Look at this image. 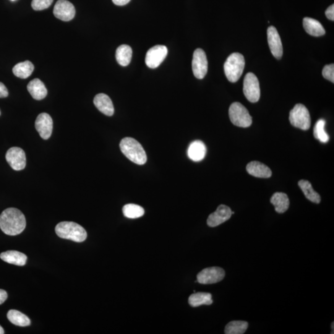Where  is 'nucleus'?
Returning a JSON list of instances; mask_svg holds the SVG:
<instances>
[{
  "instance_id": "obj_1",
  "label": "nucleus",
  "mask_w": 334,
  "mask_h": 334,
  "mask_svg": "<svg viewBox=\"0 0 334 334\" xmlns=\"http://www.w3.org/2000/svg\"><path fill=\"white\" fill-rule=\"evenodd\" d=\"M26 226L25 216L16 208H8L0 215V228L8 236L22 234Z\"/></svg>"
},
{
  "instance_id": "obj_2",
  "label": "nucleus",
  "mask_w": 334,
  "mask_h": 334,
  "mask_svg": "<svg viewBox=\"0 0 334 334\" xmlns=\"http://www.w3.org/2000/svg\"><path fill=\"white\" fill-rule=\"evenodd\" d=\"M120 150L133 163L144 165L147 161V155L140 144L132 138H124L120 142Z\"/></svg>"
},
{
  "instance_id": "obj_3",
  "label": "nucleus",
  "mask_w": 334,
  "mask_h": 334,
  "mask_svg": "<svg viewBox=\"0 0 334 334\" xmlns=\"http://www.w3.org/2000/svg\"><path fill=\"white\" fill-rule=\"evenodd\" d=\"M56 232L60 238L82 242L87 238V232L82 226L72 222H62L56 226Z\"/></svg>"
},
{
  "instance_id": "obj_4",
  "label": "nucleus",
  "mask_w": 334,
  "mask_h": 334,
  "mask_svg": "<svg viewBox=\"0 0 334 334\" xmlns=\"http://www.w3.org/2000/svg\"><path fill=\"white\" fill-rule=\"evenodd\" d=\"M245 66L244 56L239 53H234L227 58L224 64V72L227 80L231 82H238L244 72Z\"/></svg>"
},
{
  "instance_id": "obj_5",
  "label": "nucleus",
  "mask_w": 334,
  "mask_h": 334,
  "mask_svg": "<svg viewBox=\"0 0 334 334\" xmlns=\"http://www.w3.org/2000/svg\"><path fill=\"white\" fill-rule=\"evenodd\" d=\"M229 116L232 124L236 126L248 128L252 124L248 110L240 102H234L230 106Z\"/></svg>"
},
{
  "instance_id": "obj_6",
  "label": "nucleus",
  "mask_w": 334,
  "mask_h": 334,
  "mask_svg": "<svg viewBox=\"0 0 334 334\" xmlns=\"http://www.w3.org/2000/svg\"><path fill=\"white\" fill-rule=\"evenodd\" d=\"M290 122L292 126L302 130H308L310 126V116L308 110L302 104H296L290 113Z\"/></svg>"
},
{
  "instance_id": "obj_7",
  "label": "nucleus",
  "mask_w": 334,
  "mask_h": 334,
  "mask_svg": "<svg viewBox=\"0 0 334 334\" xmlns=\"http://www.w3.org/2000/svg\"><path fill=\"white\" fill-rule=\"evenodd\" d=\"M244 92L245 96L250 102L256 103L259 101L260 96L259 80L252 72L248 73L245 76Z\"/></svg>"
},
{
  "instance_id": "obj_8",
  "label": "nucleus",
  "mask_w": 334,
  "mask_h": 334,
  "mask_svg": "<svg viewBox=\"0 0 334 334\" xmlns=\"http://www.w3.org/2000/svg\"><path fill=\"white\" fill-rule=\"evenodd\" d=\"M193 74L198 79L202 80L207 74L208 62L204 51L202 48L196 50L192 61Z\"/></svg>"
},
{
  "instance_id": "obj_9",
  "label": "nucleus",
  "mask_w": 334,
  "mask_h": 334,
  "mask_svg": "<svg viewBox=\"0 0 334 334\" xmlns=\"http://www.w3.org/2000/svg\"><path fill=\"white\" fill-rule=\"evenodd\" d=\"M225 270L219 267L204 268L198 274L197 282L202 284H212L219 282L225 278Z\"/></svg>"
},
{
  "instance_id": "obj_10",
  "label": "nucleus",
  "mask_w": 334,
  "mask_h": 334,
  "mask_svg": "<svg viewBox=\"0 0 334 334\" xmlns=\"http://www.w3.org/2000/svg\"><path fill=\"white\" fill-rule=\"evenodd\" d=\"M168 49L164 46H156L148 50L146 54V64L152 69L156 68L166 59Z\"/></svg>"
},
{
  "instance_id": "obj_11",
  "label": "nucleus",
  "mask_w": 334,
  "mask_h": 334,
  "mask_svg": "<svg viewBox=\"0 0 334 334\" xmlns=\"http://www.w3.org/2000/svg\"><path fill=\"white\" fill-rule=\"evenodd\" d=\"M6 160L12 168L16 171L22 170L26 166V154L20 148H10L7 151Z\"/></svg>"
},
{
  "instance_id": "obj_12",
  "label": "nucleus",
  "mask_w": 334,
  "mask_h": 334,
  "mask_svg": "<svg viewBox=\"0 0 334 334\" xmlns=\"http://www.w3.org/2000/svg\"><path fill=\"white\" fill-rule=\"evenodd\" d=\"M54 16L62 22H70L74 18L76 10L72 2L67 0H58L54 5Z\"/></svg>"
},
{
  "instance_id": "obj_13",
  "label": "nucleus",
  "mask_w": 334,
  "mask_h": 334,
  "mask_svg": "<svg viewBox=\"0 0 334 334\" xmlns=\"http://www.w3.org/2000/svg\"><path fill=\"white\" fill-rule=\"evenodd\" d=\"M268 46L271 53L276 59H280L283 56V46L278 30L274 26H270L267 31Z\"/></svg>"
},
{
  "instance_id": "obj_14",
  "label": "nucleus",
  "mask_w": 334,
  "mask_h": 334,
  "mask_svg": "<svg viewBox=\"0 0 334 334\" xmlns=\"http://www.w3.org/2000/svg\"><path fill=\"white\" fill-rule=\"evenodd\" d=\"M36 129L44 140L50 138L53 131V120L48 114L42 113L39 114L36 120Z\"/></svg>"
},
{
  "instance_id": "obj_15",
  "label": "nucleus",
  "mask_w": 334,
  "mask_h": 334,
  "mask_svg": "<svg viewBox=\"0 0 334 334\" xmlns=\"http://www.w3.org/2000/svg\"><path fill=\"white\" fill-rule=\"evenodd\" d=\"M232 215L231 208L226 205L218 206L214 212L208 216L207 220L208 226L216 227L229 220Z\"/></svg>"
},
{
  "instance_id": "obj_16",
  "label": "nucleus",
  "mask_w": 334,
  "mask_h": 334,
  "mask_svg": "<svg viewBox=\"0 0 334 334\" xmlns=\"http://www.w3.org/2000/svg\"><path fill=\"white\" fill-rule=\"evenodd\" d=\"M96 108L106 116H111L114 114V106L110 98L105 94H98L94 99Z\"/></svg>"
},
{
  "instance_id": "obj_17",
  "label": "nucleus",
  "mask_w": 334,
  "mask_h": 334,
  "mask_svg": "<svg viewBox=\"0 0 334 334\" xmlns=\"http://www.w3.org/2000/svg\"><path fill=\"white\" fill-rule=\"evenodd\" d=\"M248 173L257 178H268L272 176V171L267 166L258 161L250 162L246 166Z\"/></svg>"
},
{
  "instance_id": "obj_18",
  "label": "nucleus",
  "mask_w": 334,
  "mask_h": 334,
  "mask_svg": "<svg viewBox=\"0 0 334 334\" xmlns=\"http://www.w3.org/2000/svg\"><path fill=\"white\" fill-rule=\"evenodd\" d=\"M206 152L207 150L204 144L200 140H195L190 144L188 150V156L192 161L200 162L204 158Z\"/></svg>"
},
{
  "instance_id": "obj_19",
  "label": "nucleus",
  "mask_w": 334,
  "mask_h": 334,
  "mask_svg": "<svg viewBox=\"0 0 334 334\" xmlns=\"http://www.w3.org/2000/svg\"><path fill=\"white\" fill-rule=\"evenodd\" d=\"M27 88L31 96L36 100H40L48 95V90L39 79H34L28 84Z\"/></svg>"
},
{
  "instance_id": "obj_20",
  "label": "nucleus",
  "mask_w": 334,
  "mask_h": 334,
  "mask_svg": "<svg viewBox=\"0 0 334 334\" xmlns=\"http://www.w3.org/2000/svg\"><path fill=\"white\" fill-rule=\"evenodd\" d=\"M0 258L4 262L19 266H24L27 262V256L17 250H8L2 252Z\"/></svg>"
},
{
  "instance_id": "obj_21",
  "label": "nucleus",
  "mask_w": 334,
  "mask_h": 334,
  "mask_svg": "<svg viewBox=\"0 0 334 334\" xmlns=\"http://www.w3.org/2000/svg\"><path fill=\"white\" fill-rule=\"evenodd\" d=\"M304 27L308 34L314 36H320L325 34L326 30L318 20L310 18H304Z\"/></svg>"
},
{
  "instance_id": "obj_22",
  "label": "nucleus",
  "mask_w": 334,
  "mask_h": 334,
  "mask_svg": "<svg viewBox=\"0 0 334 334\" xmlns=\"http://www.w3.org/2000/svg\"><path fill=\"white\" fill-rule=\"evenodd\" d=\"M270 202L274 206L276 212L279 214L284 213L288 210L290 200L286 193H274L270 198Z\"/></svg>"
},
{
  "instance_id": "obj_23",
  "label": "nucleus",
  "mask_w": 334,
  "mask_h": 334,
  "mask_svg": "<svg viewBox=\"0 0 334 334\" xmlns=\"http://www.w3.org/2000/svg\"><path fill=\"white\" fill-rule=\"evenodd\" d=\"M190 306L198 307L202 305H210L212 304V294L204 292H198L190 296L188 299Z\"/></svg>"
},
{
  "instance_id": "obj_24",
  "label": "nucleus",
  "mask_w": 334,
  "mask_h": 334,
  "mask_svg": "<svg viewBox=\"0 0 334 334\" xmlns=\"http://www.w3.org/2000/svg\"><path fill=\"white\" fill-rule=\"evenodd\" d=\"M34 70V66L30 61L20 62L15 65L12 69V72L16 76L22 79H26L30 77Z\"/></svg>"
},
{
  "instance_id": "obj_25",
  "label": "nucleus",
  "mask_w": 334,
  "mask_h": 334,
  "mask_svg": "<svg viewBox=\"0 0 334 334\" xmlns=\"http://www.w3.org/2000/svg\"><path fill=\"white\" fill-rule=\"evenodd\" d=\"M132 54V49L129 46H120L116 51V61L121 66H126L131 62Z\"/></svg>"
},
{
  "instance_id": "obj_26",
  "label": "nucleus",
  "mask_w": 334,
  "mask_h": 334,
  "mask_svg": "<svg viewBox=\"0 0 334 334\" xmlns=\"http://www.w3.org/2000/svg\"><path fill=\"white\" fill-rule=\"evenodd\" d=\"M298 186L304 192L305 197L310 202L316 204H320V196L317 192L312 188V184L307 180H300L298 182Z\"/></svg>"
},
{
  "instance_id": "obj_27",
  "label": "nucleus",
  "mask_w": 334,
  "mask_h": 334,
  "mask_svg": "<svg viewBox=\"0 0 334 334\" xmlns=\"http://www.w3.org/2000/svg\"><path fill=\"white\" fill-rule=\"evenodd\" d=\"M8 319L10 322L16 326L20 327H26L30 324V320L27 316L17 310H9L7 314Z\"/></svg>"
},
{
  "instance_id": "obj_28",
  "label": "nucleus",
  "mask_w": 334,
  "mask_h": 334,
  "mask_svg": "<svg viewBox=\"0 0 334 334\" xmlns=\"http://www.w3.org/2000/svg\"><path fill=\"white\" fill-rule=\"evenodd\" d=\"M248 328V323L244 320H233L230 322L225 328L226 334H242Z\"/></svg>"
},
{
  "instance_id": "obj_29",
  "label": "nucleus",
  "mask_w": 334,
  "mask_h": 334,
  "mask_svg": "<svg viewBox=\"0 0 334 334\" xmlns=\"http://www.w3.org/2000/svg\"><path fill=\"white\" fill-rule=\"evenodd\" d=\"M122 213L127 218H137L144 214V210L139 205L128 204L122 208Z\"/></svg>"
},
{
  "instance_id": "obj_30",
  "label": "nucleus",
  "mask_w": 334,
  "mask_h": 334,
  "mask_svg": "<svg viewBox=\"0 0 334 334\" xmlns=\"http://www.w3.org/2000/svg\"><path fill=\"white\" fill-rule=\"evenodd\" d=\"M325 125V120L320 119L316 122L314 128V138L323 143L328 142V140H330V136L324 130Z\"/></svg>"
},
{
  "instance_id": "obj_31",
  "label": "nucleus",
  "mask_w": 334,
  "mask_h": 334,
  "mask_svg": "<svg viewBox=\"0 0 334 334\" xmlns=\"http://www.w3.org/2000/svg\"><path fill=\"white\" fill-rule=\"evenodd\" d=\"M53 2L54 0H32L31 6L36 11H41L48 8Z\"/></svg>"
},
{
  "instance_id": "obj_32",
  "label": "nucleus",
  "mask_w": 334,
  "mask_h": 334,
  "mask_svg": "<svg viewBox=\"0 0 334 334\" xmlns=\"http://www.w3.org/2000/svg\"><path fill=\"white\" fill-rule=\"evenodd\" d=\"M322 75L325 79L330 80L332 83L334 82V65L331 64L326 65L322 70Z\"/></svg>"
},
{
  "instance_id": "obj_33",
  "label": "nucleus",
  "mask_w": 334,
  "mask_h": 334,
  "mask_svg": "<svg viewBox=\"0 0 334 334\" xmlns=\"http://www.w3.org/2000/svg\"><path fill=\"white\" fill-rule=\"evenodd\" d=\"M326 17L330 20H334V5L332 4L326 11Z\"/></svg>"
},
{
  "instance_id": "obj_34",
  "label": "nucleus",
  "mask_w": 334,
  "mask_h": 334,
  "mask_svg": "<svg viewBox=\"0 0 334 334\" xmlns=\"http://www.w3.org/2000/svg\"><path fill=\"white\" fill-rule=\"evenodd\" d=\"M8 96V90L4 84L0 82V98H5Z\"/></svg>"
},
{
  "instance_id": "obj_35",
  "label": "nucleus",
  "mask_w": 334,
  "mask_h": 334,
  "mask_svg": "<svg viewBox=\"0 0 334 334\" xmlns=\"http://www.w3.org/2000/svg\"><path fill=\"white\" fill-rule=\"evenodd\" d=\"M7 298V292L4 290L0 289V304H4Z\"/></svg>"
},
{
  "instance_id": "obj_36",
  "label": "nucleus",
  "mask_w": 334,
  "mask_h": 334,
  "mask_svg": "<svg viewBox=\"0 0 334 334\" xmlns=\"http://www.w3.org/2000/svg\"><path fill=\"white\" fill-rule=\"evenodd\" d=\"M131 0H112L114 4L117 6H124L127 4Z\"/></svg>"
},
{
  "instance_id": "obj_37",
  "label": "nucleus",
  "mask_w": 334,
  "mask_h": 334,
  "mask_svg": "<svg viewBox=\"0 0 334 334\" xmlns=\"http://www.w3.org/2000/svg\"><path fill=\"white\" fill-rule=\"evenodd\" d=\"M4 334V330L2 328L1 326H0V334Z\"/></svg>"
},
{
  "instance_id": "obj_38",
  "label": "nucleus",
  "mask_w": 334,
  "mask_h": 334,
  "mask_svg": "<svg viewBox=\"0 0 334 334\" xmlns=\"http://www.w3.org/2000/svg\"><path fill=\"white\" fill-rule=\"evenodd\" d=\"M334 323L332 322V325H331V328H332V332H331V334H334Z\"/></svg>"
},
{
  "instance_id": "obj_39",
  "label": "nucleus",
  "mask_w": 334,
  "mask_h": 334,
  "mask_svg": "<svg viewBox=\"0 0 334 334\" xmlns=\"http://www.w3.org/2000/svg\"><path fill=\"white\" fill-rule=\"evenodd\" d=\"M12 1H15V0H12Z\"/></svg>"
},
{
  "instance_id": "obj_40",
  "label": "nucleus",
  "mask_w": 334,
  "mask_h": 334,
  "mask_svg": "<svg viewBox=\"0 0 334 334\" xmlns=\"http://www.w3.org/2000/svg\"><path fill=\"white\" fill-rule=\"evenodd\" d=\"M0 114H1V112H0Z\"/></svg>"
}]
</instances>
